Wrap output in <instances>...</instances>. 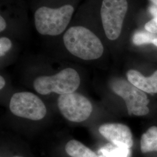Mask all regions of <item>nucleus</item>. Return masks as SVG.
<instances>
[{
    "mask_svg": "<svg viewBox=\"0 0 157 157\" xmlns=\"http://www.w3.org/2000/svg\"><path fill=\"white\" fill-rule=\"evenodd\" d=\"M63 43L72 55L84 61L95 60L104 53V46L96 34L86 26H69L63 34Z\"/></svg>",
    "mask_w": 157,
    "mask_h": 157,
    "instance_id": "f257e3e1",
    "label": "nucleus"
},
{
    "mask_svg": "<svg viewBox=\"0 0 157 157\" xmlns=\"http://www.w3.org/2000/svg\"><path fill=\"white\" fill-rule=\"evenodd\" d=\"M75 7L72 4L52 7L42 6L34 13V24L36 31L45 36H58L69 27Z\"/></svg>",
    "mask_w": 157,
    "mask_h": 157,
    "instance_id": "f03ea898",
    "label": "nucleus"
},
{
    "mask_svg": "<svg viewBox=\"0 0 157 157\" xmlns=\"http://www.w3.org/2000/svg\"><path fill=\"white\" fill-rule=\"evenodd\" d=\"M80 84L78 72L73 68L67 67L52 76H41L34 80L35 90L41 95L55 93L62 95L74 93Z\"/></svg>",
    "mask_w": 157,
    "mask_h": 157,
    "instance_id": "7ed1b4c3",
    "label": "nucleus"
},
{
    "mask_svg": "<svg viewBox=\"0 0 157 157\" xmlns=\"http://www.w3.org/2000/svg\"><path fill=\"white\" fill-rule=\"evenodd\" d=\"M128 10L127 0H102L100 17L102 28L108 39H118L122 33Z\"/></svg>",
    "mask_w": 157,
    "mask_h": 157,
    "instance_id": "20e7f679",
    "label": "nucleus"
},
{
    "mask_svg": "<svg viewBox=\"0 0 157 157\" xmlns=\"http://www.w3.org/2000/svg\"><path fill=\"white\" fill-rule=\"evenodd\" d=\"M110 86L112 91L125 101L130 115L144 116L148 113L149 100L144 91L121 78H113Z\"/></svg>",
    "mask_w": 157,
    "mask_h": 157,
    "instance_id": "39448f33",
    "label": "nucleus"
},
{
    "mask_svg": "<svg viewBox=\"0 0 157 157\" xmlns=\"http://www.w3.org/2000/svg\"><path fill=\"white\" fill-rule=\"evenodd\" d=\"M10 109L15 116L32 121L45 117L47 109L38 96L30 92H19L12 96Z\"/></svg>",
    "mask_w": 157,
    "mask_h": 157,
    "instance_id": "423d86ee",
    "label": "nucleus"
},
{
    "mask_svg": "<svg viewBox=\"0 0 157 157\" xmlns=\"http://www.w3.org/2000/svg\"><path fill=\"white\" fill-rule=\"evenodd\" d=\"M58 107L62 115L69 121L82 122L90 117L93 107L91 102L78 93L60 95Z\"/></svg>",
    "mask_w": 157,
    "mask_h": 157,
    "instance_id": "0eeeda50",
    "label": "nucleus"
},
{
    "mask_svg": "<svg viewBox=\"0 0 157 157\" xmlns=\"http://www.w3.org/2000/svg\"><path fill=\"white\" fill-rule=\"evenodd\" d=\"M99 132L115 145L130 148L133 144L132 132L129 127L124 124H104L100 126Z\"/></svg>",
    "mask_w": 157,
    "mask_h": 157,
    "instance_id": "6e6552de",
    "label": "nucleus"
},
{
    "mask_svg": "<svg viewBox=\"0 0 157 157\" xmlns=\"http://www.w3.org/2000/svg\"><path fill=\"white\" fill-rule=\"evenodd\" d=\"M128 80L131 84L149 94L157 93V71L150 77H145L136 70H130L126 74Z\"/></svg>",
    "mask_w": 157,
    "mask_h": 157,
    "instance_id": "1a4fd4ad",
    "label": "nucleus"
},
{
    "mask_svg": "<svg viewBox=\"0 0 157 157\" xmlns=\"http://www.w3.org/2000/svg\"><path fill=\"white\" fill-rule=\"evenodd\" d=\"M65 150L71 157H100L83 144L75 140L67 142Z\"/></svg>",
    "mask_w": 157,
    "mask_h": 157,
    "instance_id": "9d476101",
    "label": "nucleus"
},
{
    "mask_svg": "<svg viewBox=\"0 0 157 157\" xmlns=\"http://www.w3.org/2000/svg\"><path fill=\"white\" fill-rule=\"evenodd\" d=\"M140 148L143 153L157 151V127L152 126L142 135Z\"/></svg>",
    "mask_w": 157,
    "mask_h": 157,
    "instance_id": "9b49d317",
    "label": "nucleus"
},
{
    "mask_svg": "<svg viewBox=\"0 0 157 157\" xmlns=\"http://www.w3.org/2000/svg\"><path fill=\"white\" fill-rule=\"evenodd\" d=\"M100 157H130V148L124 147L108 144L98 151Z\"/></svg>",
    "mask_w": 157,
    "mask_h": 157,
    "instance_id": "f8f14e48",
    "label": "nucleus"
},
{
    "mask_svg": "<svg viewBox=\"0 0 157 157\" xmlns=\"http://www.w3.org/2000/svg\"><path fill=\"white\" fill-rule=\"evenodd\" d=\"M155 38L151 33L145 32H137L133 37V42L135 45H140L145 44L152 43Z\"/></svg>",
    "mask_w": 157,
    "mask_h": 157,
    "instance_id": "ddd939ff",
    "label": "nucleus"
},
{
    "mask_svg": "<svg viewBox=\"0 0 157 157\" xmlns=\"http://www.w3.org/2000/svg\"><path fill=\"white\" fill-rule=\"evenodd\" d=\"M12 47V41L6 36L0 37V56H5L6 54L11 49Z\"/></svg>",
    "mask_w": 157,
    "mask_h": 157,
    "instance_id": "4468645a",
    "label": "nucleus"
},
{
    "mask_svg": "<svg viewBox=\"0 0 157 157\" xmlns=\"http://www.w3.org/2000/svg\"><path fill=\"white\" fill-rule=\"evenodd\" d=\"M145 29L150 33H157V18L154 17L147 23L145 25Z\"/></svg>",
    "mask_w": 157,
    "mask_h": 157,
    "instance_id": "2eb2a0df",
    "label": "nucleus"
},
{
    "mask_svg": "<svg viewBox=\"0 0 157 157\" xmlns=\"http://www.w3.org/2000/svg\"><path fill=\"white\" fill-rule=\"evenodd\" d=\"M7 28V21L4 17L2 16V14H1L0 16V32L2 33L4 32Z\"/></svg>",
    "mask_w": 157,
    "mask_h": 157,
    "instance_id": "dca6fc26",
    "label": "nucleus"
},
{
    "mask_svg": "<svg viewBox=\"0 0 157 157\" xmlns=\"http://www.w3.org/2000/svg\"><path fill=\"white\" fill-rule=\"evenodd\" d=\"M149 12L153 17L157 18V6H151L149 8Z\"/></svg>",
    "mask_w": 157,
    "mask_h": 157,
    "instance_id": "f3484780",
    "label": "nucleus"
},
{
    "mask_svg": "<svg viewBox=\"0 0 157 157\" xmlns=\"http://www.w3.org/2000/svg\"><path fill=\"white\" fill-rule=\"evenodd\" d=\"M5 85H6V80L2 76H0V89L2 90L4 87Z\"/></svg>",
    "mask_w": 157,
    "mask_h": 157,
    "instance_id": "a211bd4d",
    "label": "nucleus"
},
{
    "mask_svg": "<svg viewBox=\"0 0 157 157\" xmlns=\"http://www.w3.org/2000/svg\"><path fill=\"white\" fill-rule=\"evenodd\" d=\"M152 44L157 47V38H155V39H154L153 41H152Z\"/></svg>",
    "mask_w": 157,
    "mask_h": 157,
    "instance_id": "6ab92c4d",
    "label": "nucleus"
},
{
    "mask_svg": "<svg viewBox=\"0 0 157 157\" xmlns=\"http://www.w3.org/2000/svg\"><path fill=\"white\" fill-rule=\"evenodd\" d=\"M155 5V6H157V0H150Z\"/></svg>",
    "mask_w": 157,
    "mask_h": 157,
    "instance_id": "aec40b11",
    "label": "nucleus"
},
{
    "mask_svg": "<svg viewBox=\"0 0 157 157\" xmlns=\"http://www.w3.org/2000/svg\"><path fill=\"white\" fill-rule=\"evenodd\" d=\"M21 157V156H14V157Z\"/></svg>",
    "mask_w": 157,
    "mask_h": 157,
    "instance_id": "412c9836",
    "label": "nucleus"
}]
</instances>
